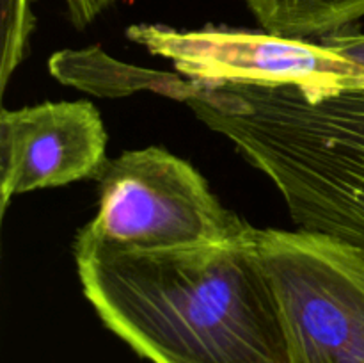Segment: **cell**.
Returning <instances> with one entry per match:
<instances>
[{
  "label": "cell",
  "mask_w": 364,
  "mask_h": 363,
  "mask_svg": "<svg viewBox=\"0 0 364 363\" xmlns=\"http://www.w3.org/2000/svg\"><path fill=\"white\" fill-rule=\"evenodd\" d=\"M255 230L196 248L80 256L82 292L151 363H290Z\"/></svg>",
  "instance_id": "obj_1"
},
{
  "label": "cell",
  "mask_w": 364,
  "mask_h": 363,
  "mask_svg": "<svg viewBox=\"0 0 364 363\" xmlns=\"http://www.w3.org/2000/svg\"><path fill=\"white\" fill-rule=\"evenodd\" d=\"M114 4L116 0H64L68 18L78 31L91 25L100 14L105 13Z\"/></svg>",
  "instance_id": "obj_11"
},
{
  "label": "cell",
  "mask_w": 364,
  "mask_h": 363,
  "mask_svg": "<svg viewBox=\"0 0 364 363\" xmlns=\"http://www.w3.org/2000/svg\"><path fill=\"white\" fill-rule=\"evenodd\" d=\"M188 107L270 178L301 230L364 253V89L210 84Z\"/></svg>",
  "instance_id": "obj_2"
},
{
  "label": "cell",
  "mask_w": 364,
  "mask_h": 363,
  "mask_svg": "<svg viewBox=\"0 0 364 363\" xmlns=\"http://www.w3.org/2000/svg\"><path fill=\"white\" fill-rule=\"evenodd\" d=\"M34 25L36 16L32 13V0H2V63H0L2 93L9 84L11 75L27 56Z\"/></svg>",
  "instance_id": "obj_9"
},
{
  "label": "cell",
  "mask_w": 364,
  "mask_h": 363,
  "mask_svg": "<svg viewBox=\"0 0 364 363\" xmlns=\"http://www.w3.org/2000/svg\"><path fill=\"white\" fill-rule=\"evenodd\" d=\"M316 41L326 46V48L333 50L338 56L354 63L355 66H359L364 71V34H361V32L347 28V31L336 32V34L323 36Z\"/></svg>",
  "instance_id": "obj_10"
},
{
  "label": "cell",
  "mask_w": 364,
  "mask_h": 363,
  "mask_svg": "<svg viewBox=\"0 0 364 363\" xmlns=\"http://www.w3.org/2000/svg\"><path fill=\"white\" fill-rule=\"evenodd\" d=\"M259 27L294 39H316L352 28L364 0H245Z\"/></svg>",
  "instance_id": "obj_8"
},
{
  "label": "cell",
  "mask_w": 364,
  "mask_h": 363,
  "mask_svg": "<svg viewBox=\"0 0 364 363\" xmlns=\"http://www.w3.org/2000/svg\"><path fill=\"white\" fill-rule=\"evenodd\" d=\"M48 70L60 84L100 98H123L151 91L185 103L198 84L169 71L127 64L109 56L100 45L82 50H59L48 59Z\"/></svg>",
  "instance_id": "obj_7"
},
{
  "label": "cell",
  "mask_w": 364,
  "mask_h": 363,
  "mask_svg": "<svg viewBox=\"0 0 364 363\" xmlns=\"http://www.w3.org/2000/svg\"><path fill=\"white\" fill-rule=\"evenodd\" d=\"M127 38L199 84L294 85L309 98L364 89V71L318 41L267 31L135 23Z\"/></svg>",
  "instance_id": "obj_5"
},
{
  "label": "cell",
  "mask_w": 364,
  "mask_h": 363,
  "mask_svg": "<svg viewBox=\"0 0 364 363\" xmlns=\"http://www.w3.org/2000/svg\"><path fill=\"white\" fill-rule=\"evenodd\" d=\"M107 160L103 120L87 100L2 109L0 216L14 196L96 180Z\"/></svg>",
  "instance_id": "obj_6"
},
{
  "label": "cell",
  "mask_w": 364,
  "mask_h": 363,
  "mask_svg": "<svg viewBox=\"0 0 364 363\" xmlns=\"http://www.w3.org/2000/svg\"><path fill=\"white\" fill-rule=\"evenodd\" d=\"M255 241L290 363H364V253L301 228Z\"/></svg>",
  "instance_id": "obj_4"
},
{
  "label": "cell",
  "mask_w": 364,
  "mask_h": 363,
  "mask_svg": "<svg viewBox=\"0 0 364 363\" xmlns=\"http://www.w3.org/2000/svg\"><path fill=\"white\" fill-rule=\"evenodd\" d=\"M96 182L98 212L75 237V258L196 248L249 228L191 162L160 146L109 159Z\"/></svg>",
  "instance_id": "obj_3"
}]
</instances>
